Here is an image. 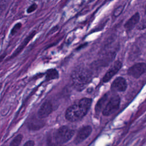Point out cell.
Listing matches in <instances>:
<instances>
[{
    "mask_svg": "<svg viewBox=\"0 0 146 146\" xmlns=\"http://www.w3.org/2000/svg\"><path fill=\"white\" fill-rule=\"evenodd\" d=\"M38 7V5L35 3H34L33 4H31L27 9L26 11L28 14H30V13H31L33 12H34Z\"/></svg>",
    "mask_w": 146,
    "mask_h": 146,
    "instance_id": "19",
    "label": "cell"
},
{
    "mask_svg": "<svg viewBox=\"0 0 146 146\" xmlns=\"http://www.w3.org/2000/svg\"><path fill=\"white\" fill-rule=\"evenodd\" d=\"M35 143H34V141H33V140H29L27 141V142H26L25 144H24V145H27V146H33L34 145Z\"/></svg>",
    "mask_w": 146,
    "mask_h": 146,
    "instance_id": "21",
    "label": "cell"
},
{
    "mask_svg": "<svg viewBox=\"0 0 146 146\" xmlns=\"http://www.w3.org/2000/svg\"><path fill=\"white\" fill-rule=\"evenodd\" d=\"M124 9V6H119L118 7H117L113 11V15L115 17H117L119 16L122 12V11Z\"/></svg>",
    "mask_w": 146,
    "mask_h": 146,
    "instance_id": "20",
    "label": "cell"
},
{
    "mask_svg": "<svg viewBox=\"0 0 146 146\" xmlns=\"http://www.w3.org/2000/svg\"><path fill=\"white\" fill-rule=\"evenodd\" d=\"M145 13L146 14V5H145Z\"/></svg>",
    "mask_w": 146,
    "mask_h": 146,
    "instance_id": "23",
    "label": "cell"
},
{
    "mask_svg": "<svg viewBox=\"0 0 146 146\" xmlns=\"http://www.w3.org/2000/svg\"><path fill=\"white\" fill-rule=\"evenodd\" d=\"M75 131L67 126H62L57 129L54 135V139L58 144H64L69 141L74 136Z\"/></svg>",
    "mask_w": 146,
    "mask_h": 146,
    "instance_id": "3",
    "label": "cell"
},
{
    "mask_svg": "<svg viewBox=\"0 0 146 146\" xmlns=\"http://www.w3.org/2000/svg\"><path fill=\"white\" fill-rule=\"evenodd\" d=\"M122 64L121 62L119 60H117L115 62L111 67L108 69L106 74L104 75L103 78V82L104 83H106L108 82L121 68Z\"/></svg>",
    "mask_w": 146,
    "mask_h": 146,
    "instance_id": "7",
    "label": "cell"
},
{
    "mask_svg": "<svg viewBox=\"0 0 146 146\" xmlns=\"http://www.w3.org/2000/svg\"><path fill=\"white\" fill-rule=\"evenodd\" d=\"M5 54H3L2 56H0V62L3 59V57L5 56V55H4Z\"/></svg>",
    "mask_w": 146,
    "mask_h": 146,
    "instance_id": "22",
    "label": "cell"
},
{
    "mask_svg": "<svg viewBox=\"0 0 146 146\" xmlns=\"http://www.w3.org/2000/svg\"><path fill=\"white\" fill-rule=\"evenodd\" d=\"M92 103V99L82 98L70 106L66 111L65 117L70 121L82 119L88 112Z\"/></svg>",
    "mask_w": 146,
    "mask_h": 146,
    "instance_id": "1",
    "label": "cell"
},
{
    "mask_svg": "<svg viewBox=\"0 0 146 146\" xmlns=\"http://www.w3.org/2000/svg\"><path fill=\"white\" fill-rule=\"evenodd\" d=\"M36 32L35 31H32L27 37L24 40V41H23V42L22 43V44L19 46V47L16 50V51L14 52V53H13V57L15 56L16 55H17L22 50V49L26 46V45L29 43V42L31 40V39H32L33 38V36L35 35Z\"/></svg>",
    "mask_w": 146,
    "mask_h": 146,
    "instance_id": "12",
    "label": "cell"
},
{
    "mask_svg": "<svg viewBox=\"0 0 146 146\" xmlns=\"http://www.w3.org/2000/svg\"><path fill=\"white\" fill-rule=\"evenodd\" d=\"M11 0H0V16L6 11L8 7Z\"/></svg>",
    "mask_w": 146,
    "mask_h": 146,
    "instance_id": "15",
    "label": "cell"
},
{
    "mask_svg": "<svg viewBox=\"0 0 146 146\" xmlns=\"http://www.w3.org/2000/svg\"><path fill=\"white\" fill-rule=\"evenodd\" d=\"M146 28V18L142 19L140 22H139L137 25V29L139 30H143Z\"/></svg>",
    "mask_w": 146,
    "mask_h": 146,
    "instance_id": "17",
    "label": "cell"
},
{
    "mask_svg": "<svg viewBox=\"0 0 146 146\" xmlns=\"http://www.w3.org/2000/svg\"><path fill=\"white\" fill-rule=\"evenodd\" d=\"M120 103V98L118 95H115L111 96L107 102L104 107L103 109V115L104 116H109L112 114L119 108Z\"/></svg>",
    "mask_w": 146,
    "mask_h": 146,
    "instance_id": "4",
    "label": "cell"
},
{
    "mask_svg": "<svg viewBox=\"0 0 146 146\" xmlns=\"http://www.w3.org/2000/svg\"><path fill=\"white\" fill-rule=\"evenodd\" d=\"M59 76L58 71L55 69H50L46 72V80H50L54 79H57Z\"/></svg>",
    "mask_w": 146,
    "mask_h": 146,
    "instance_id": "14",
    "label": "cell"
},
{
    "mask_svg": "<svg viewBox=\"0 0 146 146\" xmlns=\"http://www.w3.org/2000/svg\"><path fill=\"white\" fill-rule=\"evenodd\" d=\"M52 111V104L46 101L44 102L41 107H40L38 112V117L40 119H44L47 117Z\"/></svg>",
    "mask_w": 146,
    "mask_h": 146,
    "instance_id": "9",
    "label": "cell"
},
{
    "mask_svg": "<svg viewBox=\"0 0 146 146\" xmlns=\"http://www.w3.org/2000/svg\"><path fill=\"white\" fill-rule=\"evenodd\" d=\"M107 99H108V94H106L101 99L99 100L95 107V111L97 113H99L103 109V108L104 107L107 103Z\"/></svg>",
    "mask_w": 146,
    "mask_h": 146,
    "instance_id": "13",
    "label": "cell"
},
{
    "mask_svg": "<svg viewBox=\"0 0 146 146\" xmlns=\"http://www.w3.org/2000/svg\"><path fill=\"white\" fill-rule=\"evenodd\" d=\"M71 79L75 87L82 89L91 80L92 73L86 67L79 66L72 71Z\"/></svg>",
    "mask_w": 146,
    "mask_h": 146,
    "instance_id": "2",
    "label": "cell"
},
{
    "mask_svg": "<svg viewBox=\"0 0 146 146\" xmlns=\"http://www.w3.org/2000/svg\"><path fill=\"white\" fill-rule=\"evenodd\" d=\"M40 118L39 117V119L37 118H33L31 119L28 123V127L29 129L31 130H38L44 125V122L40 119Z\"/></svg>",
    "mask_w": 146,
    "mask_h": 146,
    "instance_id": "11",
    "label": "cell"
},
{
    "mask_svg": "<svg viewBox=\"0 0 146 146\" xmlns=\"http://www.w3.org/2000/svg\"><path fill=\"white\" fill-rule=\"evenodd\" d=\"M92 128L90 125H85L82 127L78 132L74 139V143L76 144L82 143L86 140L91 134Z\"/></svg>",
    "mask_w": 146,
    "mask_h": 146,
    "instance_id": "6",
    "label": "cell"
},
{
    "mask_svg": "<svg viewBox=\"0 0 146 146\" xmlns=\"http://www.w3.org/2000/svg\"><path fill=\"white\" fill-rule=\"evenodd\" d=\"M23 136L22 135L19 134L18 135L11 141V143H10V145H14V146H16V145H20L21 141L22 140Z\"/></svg>",
    "mask_w": 146,
    "mask_h": 146,
    "instance_id": "16",
    "label": "cell"
},
{
    "mask_svg": "<svg viewBox=\"0 0 146 146\" xmlns=\"http://www.w3.org/2000/svg\"><path fill=\"white\" fill-rule=\"evenodd\" d=\"M127 87L126 80L123 77H118L116 78L111 84V88L112 91L118 92H124Z\"/></svg>",
    "mask_w": 146,
    "mask_h": 146,
    "instance_id": "8",
    "label": "cell"
},
{
    "mask_svg": "<svg viewBox=\"0 0 146 146\" xmlns=\"http://www.w3.org/2000/svg\"><path fill=\"white\" fill-rule=\"evenodd\" d=\"M140 15L138 12L135 13L133 15L129 18L125 23L124 25V27L127 31H129L132 30L133 27L137 25L139 22L140 21Z\"/></svg>",
    "mask_w": 146,
    "mask_h": 146,
    "instance_id": "10",
    "label": "cell"
},
{
    "mask_svg": "<svg viewBox=\"0 0 146 146\" xmlns=\"http://www.w3.org/2000/svg\"><path fill=\"white\" fill-rule=\"evenodd\" d=\"M146 71V64L137 63L129 67L127 71L128 75L133 78H138Z\"/></svg>",
    "mask_w": 146,
    "mask_h": 146,
    "instance_id": "5",
    "label": "cell"
},
{
    "mask_svg": "<svg viewBox=\"0 0 146 146\" xmlns=\"http://www.w3.org/2000/svg\"><path fill=\"white\" fill-rule=\"evenodd\" d=\"M21 26H22L21 23H17V24H15L11 31V35H15L17 33V31L21 29Z\"/></svg>",
    "mask_w": 146,
    "mask_h": 146,
    "instance_id": "18",
    "label": "cell"
}]
</instances>
